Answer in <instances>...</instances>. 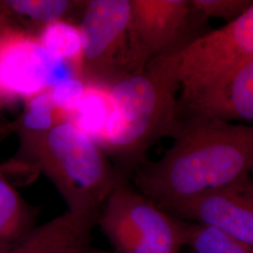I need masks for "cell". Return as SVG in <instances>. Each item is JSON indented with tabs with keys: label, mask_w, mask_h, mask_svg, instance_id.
Here are the masks:
<instances>
[{
	"label": "cell",
	"mask_w": 253,
	"mask_h": 253,
	"mask_svg": "<svg viewBox=\"0 0 253 253\" xmlns=\"http://www.w3.org/2000/svg\"><path fill=\"white\" fill-rule=\"evenodd\" d=\"M9 15L26 18L44 27L65 17L78 5L70 0H8L3 1Z\"/></svg>",
	"instance_id": "obj_17"
},
{
	"label": "cell",
	"mask_w": 253,
	"mask_h": 253,
	"mask_svg": "<svg viewBox=\"0 0 253 253\" xmlns=\"http://www.w3.org/2000/svg\"><path fill=\"white\" fill-rule=\"evenodd\" d=\"M86 85L81 78L72 76L50 88L54 107L65 119H68L79 105Z\"/></svg>",
	"instance_id": "obj_18"
},
{
	"label": "cell",
	"mask_w": 253,
	"mask_h": 253,
	"mask_svg": "<svg viewBox=\"0 0 253 253\" xmlns=\"http://www.w3.org/2000/svg\"><path fill=\"white\" fill-rule=\"evenodd\" d=\"M176 49L107 85L111 111L99 145L118 163V172L124 177L145 163V153L156 140L174 133L177 127Z\"/></svg>",
	"instance_id": "obj_2"
},
{
	"label": "cell",
	"mask_w": 253,
	"mask_h": 253,
	"mask_svg": "<svg viewBox=\"0 0 253 253\" xmlns=\"http://www.w3.org/2000/svg\"><path fill=\"white\" fill-rule=\"evenodd\" d=\"M97 226L115 253H182L187 221L147 199L120 175L100 209Z\"/></svg>",
	"instance_id": "obj_4"
},
{
	"label": "cell",
	"mask_w": 253,
	"mask_h": 253,
	"mask_svg": "<svg viewBox=\"0 0 253 253\" xmlns=\"http://www.w3.org/2000/svg\"><path fill=\"white\" fill-rule=\"evenodd\" d=\"M64 119L54 107L49 88L27 99L22 114L9 125V129L24 141L44 134Z\"/></svg>",
	"instance_id": "obj_15"
},
{
	"label": "cell",
	"mask_w": 253,
	"mask_h": 253,
	"mask_svg": "<svg viewBox=\"0 0 253 253\" xmlns=\"http://www.w3.org/2000/svg\"><path fill=\"white\" fill-rule=\"evenodd\" d=\"M73 253H115L114 252H107V251H102L99 249L92 248L90 244L86 245L84 247H82L80 249L74 251Z\"/></svg>",
	"instance_id": "obj_21"
},
{
	"label": "cell",
	"mask_w": 253,
	"mask_h": 253,
	"mask_svg": "<svg viewBox=\"0 0 253 253\" xmlns=\"http://www.w3.org/2000/svg\"><path fill=\"white\" fill-rule=\"evenodd\" d=\"M37 37L45 49L69 64L74 75L79 77L83 57V37L80 26L67 20L55 21L41 27Z\"/></svg>",
	"instance_id": "obj_13"
},
{
	"label": "cell",
	"mask_w": 253,
	"mask_h": 253,
	"mask_svg": "<svg viewBox=\"0 0 253 253\" xmlns=\"http://www.w3.org/2000/svg\"><path fill=\"white\" fill-rule=\"evenodd\" d=\"M186 247L194 253H253L245 244L216 227L187 221Z\"/></svg>",
	"instance_id": "obj_16"
},
{
	"label": "cell",
	"mask_w": 253,
	"mask_h": 253,
	"mask_svg": "<svg viewBox=\"0 0 253 253\" xmlns=\"http://www.w3.org/2000/svg\"><path fill=\"white\" fill-rule=\"evenodd\" d=\"M99 215L66 211L34 232L21 244L0 253H73L90 244Z\"/></svg>",
	"instance_id": "obj_11"
},
{
	"label": "cell",
	"mask_w": 253,
	"mask_h": 253,
	"mask_svg": "<svg viewBox=\"0 0 253 253\" xmlns=\"http://www.w3.org/2000/svg\"><path fill=\"white\" fill-rule=\"evenodd\" d=\"M82 18L83 57L79 77L109 85L133 73L129 52L130 0H90Z\"/></svg>",
	"instance_id": "obj_6"
},
{
	"label": "cell",
	"mask_w": 253,
	"mask_h": 253,
	"mask_svg": "<svg viewBox=\"0 0 253 253\" xmlns=\"http://www.w3.org/2000/svg\"><path fill=\"white\" fill-rule=\"evenodd\" d=\"M253 1L248 0H191L192 10L198 11L206 17L229 19L236 18L247 9Z\"/></svg>",
	"instance_id": "obj_19"
},
{
	"label": "cell",
	"mask_w": 253,
	"mask_h": 253,
	"mask_svg": "<svg viewBox=\"0 0 253 253\" xmlns=\"http://www.w3.org/2000/svg\"><path fill=\"white\" fill-rule=\"evenodd\" d=\"M2 168V167H1ZM37 213L0 171V252L25 241L37 227Z\"/></svg>",
	"instance_id": "obj_12"
},
{
	"label": "cell",
	"mask_w": 253,
	"mask_h": 253,
	"mask_svg": "<svg viewBox=\"0 0 253 253\" xmlns=\"http://www.w3.org/2000/svg\"><path fill=\"white\" fill-rule=\"evenodd\" d=\"M182 220L216 227L253 247V192L251 179L243 185L201 197L173 215Z\"/></svg>",
	"instance_id": "obj_9"
},
{
	"label": "cell",
	"mask_w": 253,
	"mask_h": 253,
	"mask_svg": "<svg viewBox=\"0 0 253 253\" xmlns=\"http://www.w3.org/2000/svg\"><path fill=\"white\" fill-rule=\"evenodd\" d=\"M6 173L36 170L58 190L73 213L100 214L121 175L92 138L69 119L48 132L20 141L14 160L4 165Z\"/></svg>",
	"instance_id": "obj_3"
},
{
	"label": "cell",
	"mask_w": 253,
	"mask_h": 253,
	"mask_svg": "<svg viewBox=\"0 0 253 253\" xmlns=\"http://www.w3.org/2000/svg\"><path fill=\"white\" fill-rule=\"evenodd\" d=\"M8 130H9V126H4L0 125V139H1V137L3 136V133H4L5 131H8ZM1 170H2V168H1V166H0V171H1Z\"/></svg>",
	"instance_id": "obj_22"
},
{
	"label": "cell",
	"mask_w": 253,
	"mask_h": 253,
	"mask_svg": "<svg viewBox=\"0 0 253 253\" xmlns=\"http://www.w3.org/2000/svg\"><path fill=\"white\" fill-rule=\"evenodd\" d=\"M129 52L133 71L172 46L192 11L188 0H130Z\"/></svg>",
	"instance_id": "obj_8"
},
{
	"label": "cell",
	"mask_w": 253,
	"mask_h": 253,
	"mask_svg": "<svg viewBox=\"0 0 253 253\" xmlns=\"http://www.w3.org/2000/svg\"><path fill=\"white\" fill-rule=\"evenodd\" d=\"M251 188H252L253 192V180H252V179H251Z\"/></svg>",
	"instance_id": "obj_23"
},
{
	"label": "cell",
	"mask_w": 253,
	"mask_h": 253,
	"mask_svg": "<svg viewBox=\"0 0 253 253\" xmlns=\"http://www.w3.org/2000/svg\"><path fill=\"white\" fill-rule=\"evenodd\" d=\"M191 118L253 123V57L238 65L219 81L179 110Z\"/></svg>",
	"instance_id": "obj_10"
},
{
	"label": "cell",
	"mask_w": 253,
	"mask_h": 253,
	"mask_svg": "<svg viewBox=\"0 0 253 253\" xmlns=\"http://www.w3.org/2000/svg\"><path fill=\"white\" fill-rule=\"evenodd\" d=\"M9 15L6 10V8L4 6L3 1H0V33L6 28L9 27V25L7 22V19Z\"/></svg>",
	"instance_id": "obj_20"
},
{
	"label": "cell",
	"mask_w": 253,
	"mask_h": 253,
	"mask_svg": "<svg viewBox=\"0 0 253 253\" xmlns=\"http://www.w3.org/2000/svg\"><path fill=\"white\" fill-rule=\"evenodd\" d=\"M110 111L107 85L87 84L79 105L68 119L99 145L108 122Z\"/></svg>",
	"instance_id": "obj_14"
},
{
	"label": "cell",
	"mask_w": 253,
	"mask_h": 253,
	"mask_svg": "<svg viewBox=\"0 0 253 253\" xmlns=\"http://www.w3.org/2000/svg\"><path fill=\"white\" fill-rule=\"evenodd\" d=\"M75 76L37 35L9 26L0 33V94L28 99Z\"/></svg>",
	"instance_id": "obj_7"
},
{
	"label": "cell",
	"mask_w": 253,
	"mask_h": 253,
	"mask_svg": "<svg viewBox=\"0 0 253 253\" xmlns=\"http://www.w3.org/2000/svg\"><path fill=\"white\" fill-rule=\"evenodd\" d=\"M185 124L178 122L163 158L141 164L133 176L136 189L172 216L201 197L243 185L253 172V125L207 118Z\"/></svg>",
	"instance_id": "obj_1"
},
{
	"label": "cell",
	"mask_w": 253,
	"mask_h": 253,
	"mask_svg": "<svg viewBox=\"0 0 253 253\" xmlns=\"http://www.w3.org/2000/svg\"><path fill=\"white\" fill-rule=\"evenodd\" d=\"M178 112L253 57V2L236 18L176 49Z\"/></svg>",
	"instance_id": "obj_5"
}]
</instances>
